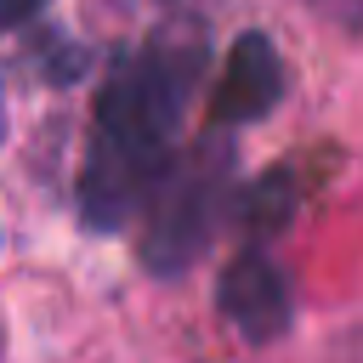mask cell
I'll use <instances>...</instances> for the list:
<instances>
[{
  "instance_id": "277c9868",
  "label": "cell",
  "mask_w": 363,
  "mask_h": 363,
  "mask_svg": "<svg viewBox=\"0 0 363 363\" xmlns=\"http://www.w3.org/2000/svg\"><path fill=\"white\" fill-rule=\"evenodd\" d=\"M284 96V57L267 34H238V45L227 51L221 85H216V125H250L261 113H272V102Z\"/></svg>"
},
{
  "instance_id": "5b68a950",
  "label": "cell",
  "mask_w": 363,
  "mask_h": 363,
  "mask_svg": "<svg viewBox=\"0 0 363 363\" xmlns=\"http://www.w3.org/2000/svg\"><path fill=\"white\" fill-rule=\"evenodd\" d=\"M295 193H289V176H267V182H255L250 193H244V227H250V238H267V233H278L284 221H289V204Z\"/></svg>"
},
{
  "instance_id": "52a82bcc",
  "label": "cell",
  "mask_w": 363,
  "mask_h": 363,
  "mask_svg": "<svg viewBox=\"0 0 363 363\" xmlns=\"http://www.w3.org/2000/svg\"><path fill=\"white\" fill-rule=\"evenodd\" d=\"M34 11H45V0H0V28H17V23H28Z\"/></svg>"
},
{
  "instance_id": "8992f818",
  "label": "cell",
  "mask_w": 363,
  "mask_h": 363,
  "mask_svg": "<svg viewBox=\"0 0 363 363\" xmlns=\"http://www.w3.org/2000/svg\"><path fill=\"white\" fill-rule=\"evenodd\" d=\"M312 11H323L329 23H340L346 34H363V0H306Z\"/></svg>"
},
{
  "instance_id": "3957f363",
  "label": "cell",
  "mask_w": 363,
  "mask_h": 363,
  "mask_svg": "<svg viewBox=\"0 0 363 363\" xmlns=\"http://www.w3.org/2000/svg\"><path fill=\"white\" fill-rule=\"evenodd\" d=\"M221 318L244 335V340H255V346H267V340H278L284 329H289V318H295V301H289V278H284V267L267 255V250H244L227 272H221Z\"/></svg>"
},
{
  "instance_id": "7a4b0ae2",
  "label": "cell",
  "mask_w": 363,
  "mask_h": 363,
  "mask_svg": "<svg viewBox=\"0 0 363 363\" xmlns=\"http://www.w3.org/2000/svg\"><path fill=\"white\" fill-rule=\"evenodd\" d=\"M227 204H233V142L227 136H204L182 159H170L164 182L147 199L142 267L153 278H182L210 250V238L221 233Z\"/></svg>"
},
{
  "instance_id": "6da1fadb",
  "label": "cell",
  "mask_w": 363,
  "mask_h": 363,
  "mask_svg": "<svg viewBox=\"0 0 363 363\" xmlns=\"http://www.w3.org/2000/svg\"><path fill=\"white\" fill-rule=\"evenodd\" d=\"M204 74V28L170 23L142 51H125L96 96V130L79 170V216L96 233H119L147 210L153 187L176 159L187 96Z\"/></svg>"
},
{
  "instance_id": "ba28073f",
  "label": "cell",
  "mask_w": 363,
  "mask_h": 363,
  "mask_svg": "<svg viewBox=\"0 0 363 363\" xmlns=\"http://www.w3.org/2000/svg\"><path fill=\"white\" fill-rule=\"evenodd\" d=\"M0 136H6V96H0Z\"/></svg>"
}]
</instances>
